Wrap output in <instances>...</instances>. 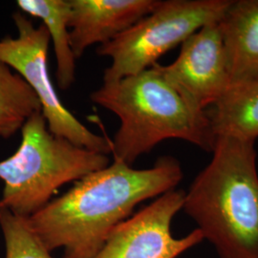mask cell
<instances>
[{
	"mask_svg": "<svg viewBox=\"0 0 258 258\" xmlns=\"http://www.w3.org/2000/svg\"><path fill=\"white\" fill-rule=\"evenodd\" d=\"M175 60L161 72L198 111L212 106L231 85L228 57L218 22L199 29L181 44Z\"/></svg>",
	"mask_w": 258,
	"mask_h": 258,
	"instance_id": "cell-8",
	"label": "cell"
},
{
	"mask_svg": "<svg viewBox=\"0 0 258 258\" xmlns=\"http://www.w3.org/2000/svg\"><path fill=\"white\" fill-rule=\"evenodd\" d=\"M183 176L174 157H161L147 169L113 160L50 201L28 221L49 251L61 248L62 258H93L136 206L175 189Z\"/></svg>",
	"mask_w": 258,
	"mask_h": 258,
	"instance_id": "cell-1",
	"label": "cell"
},
{
	"mask_svg": "<svg viewBox=\"0 0 258 258\" xmlns=\"http://www.w3.org/2000/svg\"><path fill=\"white\" fill-rule=\"evenodd\" d=\"M185 192L173 189L159 196L121 222L93 258H177L204 240L199 229L175 238L171 223L183 210Z\"/></svg>",
	"mask_w": 258,
	"mask_h": 258,
	"instance_id": "cell-7",
	"label": "cell"
},
{
	"mask_svg": "<svg viewBox=\"0 0 258 258\" xmlns=\"http://www.w3.org/2000/svg\"><path fill=\"white\" fill-rule=\"evenodd\" d=\"M212 153L184 195L183 210L219 258H258L254 143L217 137Z\"/></svg>",
	"mask_w": 258,
	"mask_h": 258,
	"instance_id": "cell-2",
	"label": "cell"
},
{
	"mask_svg": "<svg viewBox=\"0 0 258 258\" xmlns=\"http://www.w3.org/2000/svg\"><path fill=\"white\" fill-rule=\"evenodd\" d=\"M109 164L106 154L54 135L42 113L37 112L22 126L18 150L0 161L4 184L0 209L29 218L43 209L60 186Z\"/></svg>",
	"mask_w": 258,
	"mask_h": 258,
	"instance_id": "cell-4",
	"label": "cell"
},
{
	"mask_svg": "<svg viewBox=\"0 0 258 258\" xmlns=\"http://www.w3.org/2000/svg\"><path fill=\"white\" fill-rule=\"evenodd\" d=\"M231 0H166L149 15L111 41L97 54L111 58L103 83H115L139 74L182 44L199 29L221 19Z\"/></svg>",
	"mask_w": 258,
	"mask_h": 258,
	"instance_id": "cell-5",
	"label": "cell"
},
{
	"mask_svg": "<svg viewBox=\"0 0 258 258\" xmlns=\"http://www.w3.org/2000/svg\"><path fill=\"white\" fill-rule=\"evenodd\" d=\"M20 13L41 19L55 51L58 87L66 90L76 80V57L70 42V0H19Z\"/></svg>",
	"mask_w": 258,
	"mask_h": 258,
	"instance_id": "cell-12",
	"label": "cell"
},
{
	"mask_svg": "<svg viewBox=\"0 0 258 258\" xmlns=\"http://www.w3.org/2000/svg\"><path fill=\"white\" fill-rule=\"evenodd\" d=\"M218 25L231 84L258 80V0H231Z\"/></svg>",
	"mask_w": 258,
	"mask_h": 258,
	"instance_id": "cell-10",
	"label": "cell"
},
{
	"mask_svg": "<svg viewBox=\"0 0 258 258\" xmlns=\"http://www.w3.org/2000/svg\"><path fill=\"white\" fill-rule=\"evenodd\" d=\"M90 99L120 119L111 153L113 160L128 166L167 139H180L206 151L214 147L208 113L191 107L158 63L118 82L102 83Z\"/></svg>",
	"mask_w": 258,
	"mask_h": 258,
	"instance_id": "cell-3",
	"label": "cell"
},
{
	"mask_svg": "<svg viewBox=\"0 0 258 258\" xmlns=\"http://www.w3.org/2000/svg\"><path fill=\"white\" fill-rule=\"evenodd\" d=\"M13 19L18 36L0 39V61L17 72L37 95L48 129L79 147L106 155L111 153L110 142L78 120L55 92L47 65L50 37L46 27L35 26L20 12L15 13Z\"/></svg>",
	"mask_w": 258,
	"mask_h": 258,
	"instance_id": "cell-6",
	"label": "cell"
},
{
	"mask_svg": "<svg viewBox=\"0 0 258 258\" xmlns=\"http://www.w3.org/2000/svg\"><path fill=\"white\" fill-rule=\"evenodd\" d=\"M208 113L215 138L254 143L258 137V80L233 83Z\"/></svg>",
	"mask_w": 258,
	"mask_h": 258,
	"instance_id": "cell-11",
	"label": "cell"
},
{
	"mask_svg": "<svg viewBox=\"0 0 258 258\" xmlns=\"http://www.w3.org/2000/svg\"><path fill=\"white\" fill-rule=\"evenodd\" d=\"M37 112H41V105L37 95L17 72L0 61V137L14 136Z\"/></svg>",
	"mask_w": 258,
	"mask_h": 258,
	"instance_id": "cell-13",
	"label": "cell"
},
{
	"mask_svg": "<svg viewBox=\"0 0 258 258\" xmlns=\"http://www.w3.org/2000/svg\"><path fill=\"white\" fill-rule=\"evenodd\" d=\"M160 0H70V42L76 59L111 41L149 15Z\"/></svg>",
	"mask_w": 258,
	"mask_h": 258,
	"instance_id": "cell-9",
	"label": "cell"
},
{
	"mask_svg": "<svg viewBox=\"0 0 258 258\" xmlns=\"http://www.w3.org/2000/svg\"><path fill=\"white\" fill-rule=\"evenodd\" d=\"M0 229L5 240V258H53L28 218L0 209Z\"/></svg>",
	"mask_w": 258,
	"mask_h": 258,
	"instance_id": "cell-14",
	"label": "cell"
}]
</instances>
